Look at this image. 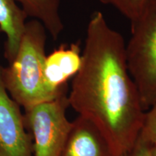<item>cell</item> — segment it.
I'll return each mask as SVG.
<instances>
[{"label": "cell", "mask_w": 156, "mask_h": 156, "mask_svg": "<svg viewBox=\"0 0 156 156\" xmlns=\"http://www.w3.org/2000/svg\"><path fill=\"white\" fill-rule=\"evenodd\" d=\"M81 64L79 44L62 45L46 57L44 77L46 85L53 92H59L68 80L77 73Z\"/></svg>", "instance_id": "7"}, {"label": "cell", "mask_w": 156, "mask_h": 156, "mask_svg": "<svg viewBox=\"0 0 156 156\" xmlns=\"http://www.w3.org/2000/svg\"><path fill=\"white\" fill-rule=\"evenodd\" d=\"M126 55L129 72L147 111L156 103V0H150L131 23Z\"/></svg>", "instance_id": "3"}, {"label": "cell", "mask_w": 156, "mask_h": 156, "mask_svg": "<svg viewBox=\"0 0 156 156\" xmlns=\"http://www.w3.org/2000/svg\"><path fill=\"white\" fill-rule=\"evenodd\" d=\"M47 35L44 25L32 19L25 23V30L17 54L7 67L1 68L5 88L12 98L25 110L61 94L51 90L44 77L46 44Z\"/></svg>", "instance_id": "2"}, {"label": "cell", "mask_w": 156, "mask_h": 156, "mask_svg": "<svg viewBox=\"0 0 156 156\" xmlns=\"http://www.w3.org/2000/svg\"><path fill=\"white\" fill-rule=\"evenodd\" d=\"M0 66V156H33L32 137L20 106L5 88Z\"/></svg>", "instance_id": "5"}, {"label": "cell", "mask_w": 156, "mask_h": 156, "mask_svg": "<svg viewBox=\"0 0 156 156\" xmlns=\"http://www.w3.org/2000/svg\"><path fill=\"white\" fill-rule=\"evenodd\" d=\"M67 87L54 100L25 110V125L32 137L33 156H60L73 126L67 117Z\"/></svg>", "instance_id": "4"}, {"label": "cell", "mask_w": 156, "mask_h": 156, "mask_svg": "<svg viewBox=\"0 0 156 156\" xmlns=\"http://www.w3.org/2000/svg\"><path fill=\"white\" fill-rule=\"evenodd\" d=\"M150 147L147 144L137 139L133 147L122 156H151Z\"/></svg>", "instance_id": "12"}, {"label": "cell", "mask_w": 156, "mask_h": 156, "mask_svg": "<svg viewBox=\"0 0 156 156\" xmlns=\"http://www.w3.org/2000/svg\"><path fill=\"white\" fill-rule=\"evenodd\" d=\"M105 5L114 7L124 17L134 22L139 17L150 0H98Z\"/></svg>", "instance_id": "10"}, {"label": "cell", "mask_w": 156, "mask_h": 156, "mask_svg": "<svg viewBox=\"0 0 156 156\" xmlns=\"http://www.w3.org/2000/svg\"><path fill=\"white\" fill-rule=\"evenodd\" d=\"M60 156H112L102 134L88 121L78 116Z\"/></svg>", "instance_id": "6"}, {"label": "cell", "mask_w": 156, "mask_h": 156, "mask_svg": "<svg viewBox=\"0 0 156 156\" xmlns=\"http://www.w3.org/2000/svg\"><path fill=\"white\" fill-rule=\"evenodd\" d=\"M21 5L27 16L40 21L56 41L64 30L60 15L61 0H15Z\"/></svg>", "instance_id": "9"}, {"label": "cell", "mask_w": 156, "mask_h": 156, "mask_svg": "<svg viewBox=\"0 0 156 156\" xmlns=\"http://www.w3.org/2000/svg\"><path fill=\"white\" fill-rule=\"evenodd\" d=\"M137 139L150 147L156 145V103L145 111Z\"/></svg>", "instance_id": "11"}, {"label": "cell", "mask_w": 156, "mask_h": 156, "mask_svg": "<svg viewBox=\"0 0 156 156\" xmlns=\"http://www.w3.org/2000/svg\"><path fill=\"white\" fill-rule=\"evenodd\" d=\"M27 17L15 0H0V31L6 36L4 56L9 64L17 54Z\"/></svg>", "instance_id": "8"}, {"label": "cell", "mask_w": 156, "mask_h": 156, "mask_svg": "<svg viewBox=\"0 0 156 156\" xmlns=\"http://www.w3.org/2000/svg\"><path fill=\"white\" fill-rule=\"evenodd\" d=\"M68 101L100 132L112 156H122L135 144L145 111L129 72L124 39L99 11L87 23L81 67Z\"/></svg>", "instance_id": "1"}, {"label": "cell", "mask_w": 156, "mask_h": 156, "mask_svg": "<svg viewBox=\"0 0 156 156\" xmlns=\"http://www.w3.org/2000/svg\"><path fill=\"white\" fill-rule=\"evenodd\" d=\"M150 151L151 156H156V145L150 147Z\"/></svg>", "instance_id": "13"}]
</instances>
